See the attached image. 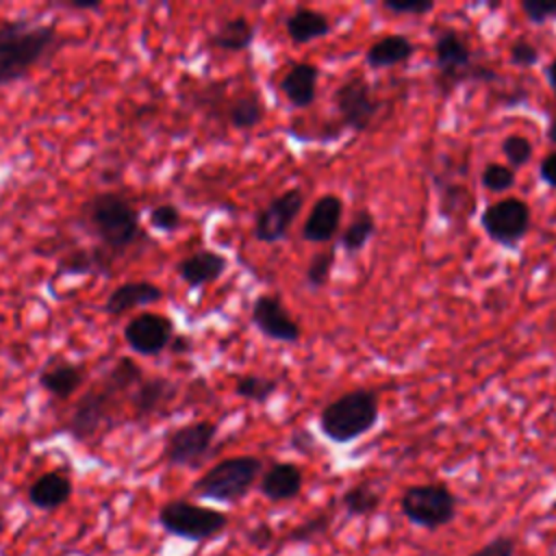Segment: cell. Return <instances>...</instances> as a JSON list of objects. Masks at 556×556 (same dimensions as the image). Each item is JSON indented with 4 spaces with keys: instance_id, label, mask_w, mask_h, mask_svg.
<instances>
[{
    "instance_id": "cell-1",
    "label": "cell",
    "mask_w": 556,
    "mask_h": 556,
    "mask_svg": "<svg viewBox=\"0 0 556 556\" xmlns=\"http://www.w3.org/2000/svg\"><path fill=\"white\" fill-rule=\"evenodd\" d=\"M141 380L143 371L132 358H117L115 365L102 376V380L74 404L65 424L67 434L74 441L85 443L98 432L109 430L115 424L122 395L132 391Z\"/></svg>"
},
{
    "instance_id": "cell-2",
    "label": "cell",
    "mask_w": 556,
    "mask_h": 556,
    "mask_svg": "<svg viewBox=\"0 0 556 556\" xmlns=\"http://www.w3.org/2000/svg\"><path fill=\"white\" fill-rule=\"evenodd\" d=\"M61 46L54 24H41L28 17L0 24V87L24 80Z\"/></svg>"
},
{
    "instance_id": "cell-3",
    "label": "cell",
    "mask_w": 556,
    "mask_h": 556,
    "mask_svg": "<svg viewBox=\"0 0 556 556\" xmlns=\"http://www.w3.org/2000/svg\"><path fill=\"white\" fill-rule=\"evenodd\" d=\"M80 213L87 230L109 256L130 250L146 237L137 208L117 191H98L83 204Z\"/></svg>"
},
{
    "instance_id": "cell-4",
    "label": "cell",
    "mask_w": 556,
    "mask_h": 556,
    "mask_svg": "<svg viewBox=\"0 0 556 556\" xmlns=\"http://www.w3.org/2000/svg\"><path fill=\"white\" fill-rule=\"evenodd\" d=\"M497 72L476 59L467 37L456 28H443L434 37V87L447 98L456 87L467 83H493Z\"/></svg>"
},
{
    "instance_id": "cell-5",
    "label": "cell",
    "mask_w": 556,
    "mask_h": 556,
    "mask_svg": "<svg viewBox=\"0 0 556 556\" xmlns=\"http://www.w3.org/2000/svg\"><path fill=\"white\" fill-rule=\"evenodd\" d=\"M380 419V400L374 389H352L328 402L319 413V432L337 445H348L369 430Z\"/></svg>"
},
{
    "instance_id": "cell-6",
    "label": "cell",
    "mask_w": 556,
    "mask_h": 556,
    "mask_svg": "<svg viewBox=\"0 0 556 556\" xmlns=\"http://www.w3.org/2000/svg\"><path fill=\"white\" fill-rule=\"evenodd\" d=\"M265 465L258 456H252V454L228 456L211 465L191 484V493L200 500L235 504V502H241L252 491Z\"/></svg>"
},
{
    "instance_id": "cell-7",
    "label": "cell",
    "mask_w": 556,
    "mask_h": 556,
    "mask_svg": "<svg viewBox=\"0 0 556 556\" xmlns=\"http://www.w3.org/2000/svg\"><path fill=\"white\" fill-rule=\"evenodd\" d=\"M159 526L176 539L204 543L228 528V515L189 500H169L156 510Z\"/></svg>"
},
{
    "instance_id": "cell-8",
    "label": "cell",
    "mask_w": 556,
    "mask_h": 556,
    "mask_svg": "<svg viewBox=\"0 0 556 556\" xmlns=\"http://www.w3.org/2000/svg\"><path fill=\"white\" fill-rule=\"evenodd\" d=\"M400 513L413 526L434 532L456 519L458 500L443 482L413 484L400 497Z\"/></svg>"
},
{
    "instance_id": "cell-9",
    "label": "cell",
    "mask_w": 556,
    "mask_h": 556,
    "mask_svg": "<svg viewBox=\"0 0 556 556\" xmlns=\"http://www.w3.org/2000/svg\"><path fill=\"white\" fill-rule=\"evenodd\" d=\"M480 226L495 245L517 250L532 228L530 204L515 195L491 202L480 213Z\"/></svg>"
},
{
    "instance_id": "cell-10",
    "label": "cell",
    "mask_w": 556,
    "mask_h": 556,
    "mask_svg": "<svg viewBox=\"0 0 556 556\" xmlns=\"http://www.w3.org/2000/svg\"><path fill=\"white\" fill-rule=\"evenodd\" d=\"M332 104L334 111L339 113V122L356 132L369 130L382 109V100L374 96L369 80L361 74L348 76L334 89Z\"/></svg>"
},
{
    "instance_id": "cell-11",
    "label": "cell",
    "mask_w": 556,
    "mask_h": 556,
    "mask_svg": "<svg viewBox=\"0 0 556 556\" xmlns=\"http://www.w3.org/2000/svg\"><path fill=\"white\" fill-rule=\"evenodd\" d=\"M215 437H217L215 421L200 419V421L185 424L167 434L163 458L169 467L198 469L211 456Z\"/></svg>"
},
{
    "instance_id": "cell-12",
    "label": "cell",
    "mask_w": 556,
    "mask_h": 556,
    "mask_svg": "<svg viewBox=\"0 0 556 556\" xmlns=\"http://www.w3.org/2000/svg\"><path fill=\"white\" fill-rule=\"evenodd\" d=\"M304 208V193L298 187H291L287 191H282L280 195H276L274 200H269L254 217V226H252V237L258 243H280L289 237V230L293 226V222L298 219V215Z\"/></svg>"
},
{
    "instance_id": "cell-13",
    "label": "cell",
    "mask_w": 556,
    "mask_h": 556,
    "mask_svg": "<svg viewBox=\"0 0 556 556\" xmlns=\"http://www.w3.org/2000/svg\"><path fill=\"white\" fill-rule=\"evenodd\" d=\"M252 326L269 341L298 343L302 339L300 324L289 315L282 300L274 293H261L250 308Z\"/></svg>"
},
{
    "instance_id": "cell-14",
    "label": "cell",
    "mask_w": 556,
    "mask_h": 556,
    "mask_svg": "<svg viewBox=\"0 0 556 556\" xmlns=\"http://www.w3.org/2000/svg\"><path fill=\"white\" fill-rule=\"evenodd\" d=\"M126 345L141 356H159L174 339V321L161 313H139L124 326Z\"/></svg>"
},
{
    "instance_id": "cell-15",
    "label": "cell",
    "mask_w": 556,
    "mask_h": 556,
    "mask_svg": "<svg viewBox=\"0 0 556 556\" xmlns=\"http://www.w3.org/2000/svg\"><path fill=\"white\" fill-rule=\"evenodd\" d=\"M343 217V200L334 193L321 195L308 211L300 237L306 243H328L337 237Z\"/></svg>"
},
{
    "instance_id": "cell-16",
    "label": "cell",
    "mask_w": 556,
    "mask_h": 556,
    "mask_svg": "<svg viewBox=\"0 0 556 556\" xmlns=\"http://www.w3.org/2000/svg\"><path fill=\"white\" fill-rule=\"evenodd\" d=\"M228 269V258L215 250H198L178 261L176 271L189 289H202L217 282Z\"/></svg>"
},
{
    "instance_id": "cell-17",
    "label": "cell",
    "mask_w": 556,
    "mask_h": 556,
    "mask_svg": "<svg viewBox=\"0 0 556 556\" xmlns=\"http://www.w3.org/2000/svg\"><path fill=\"white\" fill-rule=\"evenodd\" d=\"M304 473L295 463H271L258 478V491L269 502H289L302 493Z\"/></svg>"
},
{
    "instance_id": "cell-18",
    "label": "cell",
    "mask_w": 556,
    "mask_h": 556,
    "mask_svg": "<svg viewBox=\"0 0 556 556\" xmlns=\"http://www.w3.org/2000/svg\"><path fill=\"white\" fill-rule=\"evenodd\" d=\"M165 298V291L150 280H128L117 285L104 300V313L119 317L126 311L156 304Z\"/></svg>"
},
{
    "instance_id": "cell-19",
    "label": "cell",
    "mask_w": 556,
    "mask_h": 556,
    "mask_svg": "<svg viewBox=\"0 0 556 556\" xmlns=\"http://www.w3.org/2000/svg\"><path fill=\"white\" fill-rule=\"evenodd\" d=\"M37 382L48 395L56 400H67L85 384V369L72 361L52 358L39 371Z\"/></svg>"
},
{
    "instance_id": "cell-20",
    "label": "cell",
    "mask_w": 556,
    "mask_h": 556,
    "mask_svg": "<svg viewBox=\"0 0 556 556\" xmlns=\"http://www.w3.org/2000/svg\"><path fill=\"white\" fill-rule=\"evenodd\" d=\"M319 67L313 63H293L280 78V91L293 109H308L317 98Z\"/></svg>"
},
{
    "instance_id": "cell-21",
    "label": "cell",
    "mask_w": 556,
    "mask_h": 556,
    "mask_svg": "<svg viewBox=\"0 0 556 556\" xmlns=\"http://www.w3.org/2000/svg\"><path fill=\"white\" fill-rule=\"evenodd\" d=\"M72 480L61 471H46L39 478H35L28 486V504L39 510H56L65 506L72 497Z\"/></svg>"
},
{
    "instance_id": "cell-22",
    "label": "cell",
    "mask_w": 556,
    "mask_h": 556,
    "mask_svg": "<svg viewBox=\"0 0 556 556\" xmlns=\"http://www.w3.org/2000/svg\"><path fill=\"white\" fill-rule=\"evenodd\" d=\"M285 30L293 43H311V41H317V39H324L326 35H330L332 22L321 11H315L308 7H298L287 15Z\"/></svg>"
},
{
    "instance_id": "cell-23",
    "label": "cell",
    "mask_w": 556,
    "mask_h": 556,
    "mask_svg": "<svg viewBox=\"0 0 556 556\" xmlns=\"http://www.w3.org/2000/svg\"><path fill=\"white\" fill-rule=\"evenodd\" d=\"M176 395V384L165 378V376H154L141 380L132 393H130V404L135 408L137 417H150L159 413L167 402H172Z\"/></svg>"
},
{
    "instance_id": "cell-24",
    "label": "cell",
    "mask_w": 556,
    "mask_h": 556,
    "mask_svg": "<svg viewBox=\"0 0 556 556\" xmlns=\"http://www.w3.org/2000/svg\"><path fill=\"white\" fill-rule=\"evenodd\" d=\"M415 54V43L400 33L384 35L378 41H374L365 52V63L371 70H384L406 63Z\"/></svg>"
},
{
    "instance_id": "cell-25",
    "label": "cell",
    "mask_w": 556,
    "mask_h": 556,
    "mask_svg": "<svg viewBox=\"0 0 556 556\" xmlns=\"http://www.w3.org/2000/svg\"><path fill=\"white\" fill-rule=\"evenodd\" d=\"M254 39H256V26L245 15H237V17L224 20L211 33L208 43L224 52H243L252 48Z\"/></svg>"
},
{
    "instance_id": "cell-26",
    "label": "cell",
    "mask_w": 556,
    "mask_h": 556,
    "mask_svg": "<svg viewBox=\"0 0 556 556\" xmlns=\"http://www.w3.org/2000/svg\"><path fill=\"white\" fill-rule=\"evenodd\" d=\"M224 117L235 130H252L265 119V106L258 93H241L226 104Z\"/></svg>"
},
{
    "instance_id": "cell-27",
    "label": "cell",
    "mask_w": 556,
    "mask_h": 556,
    "mask_svg": "<svg viewBox=\"0 0 556 556\" xmlns=\"http://www.w3.org/2000/svg\"><path fill=\"white\" fill-rule=\"evenodd\" d=\"M437 182V193H439V213L447 222H465L471 215V195L469 189L460 182H447L439 180Z\"/></svg>"
},
{
    "instance_id": "cell-28",
    "label": "cell",
    "mask_w": 556,
    "mask_h": 556,
    "mask_svg": "<svg viewBox=\"0 0 556 556\" xmlns=\"http://www.w3.org/2000/svg\"><path fill=\"white\" fill-rule=\"evenodd\" d=\"M113 256H109L102 248L98 250H76L72 254H67L56 269V276L67 274V276H89V274H109L111 271V261Z\"/></svg>"
},
{
    "instance_id": "cell-29",
    "label": "cell",
    "mask_w": 556,
    "mask_h": 556,
    "mask_svg": "<svg viewBox=\"0 0 556 556\" xmlns=\"http://www.w3.org/2000/svg\"><path fill=\"white\" fill-rule=\"evenodd\" d=\"M374 235H376V217L367 208H361L352 217V222L343 228L339 237V245L348 256H356L365 250V245Z\"/></svg>"
},
{
    "instance_id": "cell-30",
    "label": "cell",
    "mask_w": 556,
    "mask_h": 556,
    "mask_svg": "<svg viewBox=\"0 0 556 556\" xmlns=\"http://www.w3.org/2000/svg\"><path fill=\"white\" fill-rule=\"evenodd\" d=\"M382 504L380 491L369 482L352 484L341 495V506L350 517H371Z\"/></svg>"
},
{
    "instance_id": "cell-31",
    "label": "cell",
    "mask_w": 556,
    "mask_h": 556,
    "mask_svg": "<svg viewBox=\"0 0 556 556\" xmlns=\"http://www.w3.org/2000/svg\"><path fill=\"white\" fill-rule=\"evenodd\" d=\"M278 391V380L269 376L258 374H245L235 380V395L254 402V404H267Z\"/></svg>"
},
{
    "instance_id": "cell-32",
    "label": "cell",
    "mask_w": 556,
    "mask_h": 556,
    "mask_svg": "<svg viewBox=\"0 0 556 556\" xmlns=\"http://www.w3.org/2000/svg\"><path fill=\"white\" fill-rule=\"evenodd\" d=\"M332 526V517L328 510H319L313 517L304 519L302 523L293 526L287 534V543H298V545H308L315 543L317 539L326 536Z\"/></svg>"
},
{
    "instance_id": "cell-33",
    "label": "cell",
    "mask_w": 556,
    "mask_h": 556,
    "mask_svg": "<svg viewBox=\"0 0 556 556\" xmlns=\"http://www.w3.org/2000/svg\"><path fill=\"white\" fill-rule=\"evenodd\" d=\"M334 267V248H326L321 252H315L304 269V285L313 291H319L328 285L330 274Z\"/></svg>"
},
{
    "instance_id": "cell-34",
    "label": "cell",
    "mask_w": 556,
    "mask_h": 556,
    "mask_svg": "<svg viewBox=\"0 0 556 556\" xmlns=\"http://www.w3.org/2000/svg\"><path fill=\"white\" fill-rule=\"evenodd\" d=\"M502 154H504V159H506V165L510 167V169H519V167H526L530 161H532V156H534V146H532V141L528 139V137H523V135H506L504 139H502Z\"/></svg>"
},
{
    "instance_id": "cell-35",
    "label": "cell",
    "mask_w": 556,
    "mask_h": 556,
    "mask_svg": "<svg viewBox=\"0 0 556 556\" xmlns=\"http://www.w3.org/2000/svg\"><path fill=\"white\" fill-rule=\"evenodd\" d=\"M480 182L486 191H493V193H502V191H508L515 187L517 182V176H515V169H510L508 165L504 163H486L480 172Z\"/></svg>"
},
{
    "instance_id": "cell-36",
    "label": "cell",
    "mask_w": 556,
    "mask_h": 556,
    "mask_svg": "<svg viewBox=\"0 0 556 556\" xmlns=\"http://www.w3.org/2000/svg\"><path fill=\"white\" fill-rule=\"evenodd\" d=\"M148 224H150V228H154L159 232H174L182 226V213L176 204L163 202V204H156L150 208Z\"/></svg>"
},
{
    "instance_id": "cell-37",
    "label": "cell",
    "mask_w": 556,
    "mask_h": 556,
    "mask_svg": "<svg viewBox=\"0 0 556 556\" xmlns=\"http://www.w3.org/2000/svg\"><path fill=\"white\" fill-rule=\"evenodd\" d=\"M519 7L526 20L534 26H543L556 20V0H521Z\"/></svg>"
},
{
    "instance_id": "cell-38",
    "label": "cell",
    "mask_w": 556,
    "mask_h": 556,
    "mask_svg": "<svg viewBox=\"0 0 556 556\" xmlns=\"http://www.w3.org/2000/svg\"><path fill=\"white\" fill-rule=\"evenodd\" d=\"M541 59V52L539 48L526 39V37H519L510 43L508 48V61L515 65V67H534Z\"/></svg>"
},
{
    "instance_id": "cell-39",
    "label": "cell",
    "mask_w": 556,
    "mask_h": 556,
    "mask_svg": "<svg viewBox=\"0 0 556 556\" xmlns=\"http://www.w3.org/2000/svg\"><path fill=\"white\" fill-rule=\"evenodd\" d=\"M382 9L395 15H428L437 4L432 0H382Z\"/></svg>"
},
{
    "instance_id": "cell-40",
    "label": "cell",
    "mask_w": 556,
    "mask_h": 556,
    "mask_svg": "<svg viewBox=\"0 0 556 556\" xmlns=\"http://www.w3.org/2000/svg\"><path fill=\"white\" fill-rule=\"evenodd\" d=\"M515 547H517V541L513 536L500 534L486 541L484 545H480L478 549H473L469 556H515Z\"/></svg>"
},
{
    "instance_id": "cell-41",
    "label": "cell",
    "mask_w": 556,
    "mask_h": 556,
    "mask_svg": "<svg viewBox=\"0 0 556 556\" xmlns=\"http://www.w3.org/2000/svg\"><path fill=\"white\" fill-rule=\"evenodd\" d=\"M245 541L256 549H265L274 541V528L269 523H256L245 532Z\"/></svg>"
},
{
    "instance_id": "cell-42",
    "label": "cell",
    "mask_w": 556,
    "mask_h": 556,
    "mask_svg": "<svg viewBox=\"0 0 556 556\" xmlns=\"http://www.w3.org/2000/svg\"><path fill=\"white\" fill-rule=\"evenodd\" d=\"M539 176H541V180H543L547 187L556 189V150H552L549 154H545V156L541 159V163H539Z\"/></svg>"
},
{
    "instance_id": "cell-43",
    "label": "cell",
    "mask_w": 556,
    "mask_h": 556,
    "mask_svg": "<svg viewBox=\"0 0 556 556\" xmlns=\"http://www.w3.org/2000/svg\"><path fill=\"white\" fill-rule=\"evenodd\" d=\"M59 9L67 11H102V2L98 0H65V2H54Z\"/></svg>"
},
{
    "instance_id": "cell-44",
    "label": "cell",
    "mask_w": 556,
    "mask_h": 556,
    "mask_svg": "<svg viewBox=\"0 0 556 556\" xmlns=\"http://www.w3.org/2000/svg\"><path fill=\"white\" fill-rule=\"evenodd\" d=\"M169 348H172V352H176V354H185V352L191 350V341H189L187 337H176V334H174Z\"/></svg>"
},
{
    "instance_id": "cell-45",
    "label": "cell",
    "mask_w": 556,
    "mask_h": 556,
    "mask_svg": "<svg viewBox=\"0 0 556 556\" xmlns=\"http://www.w3.org/2000/svg\"><path fill=\"white\" fill-rule=\"evenodd\" d=\"M545 83L552 91H556V56L549 61V65L545 67Z\"/></svg>"
},
{
    "instance_id": "cell-46",
    "label": "cell",
    "mask_w": 556,
    "mask_h": 556,
    "mask_svg": "<svg viewBox=\"0 0 556 556\" xmlns=\"http://www.w3.org/2000/svg\"><path fill=\"white\" fill-rule=\"evenodd\" d=\"M545 135H547V139H549L552 143H556V111H554L552 117H549V124H547Z\"/></svg>"
},
{
    "instance_id": "cell-47",
    "label": "cell",
    "mask_w": 556,
    "mask_h": 556,
    "mask_svg": "<svg viewBox=\"0 0 556 556\" xmlns=\"http://www.w3.org/2000/svg\"><path fill=\"white\" fill-rule=\"evenodd\" d=\"M4 526H7V523H4V515H2V513H0V534H2V532H4Z\"/></svg>"
}]
</instances>
